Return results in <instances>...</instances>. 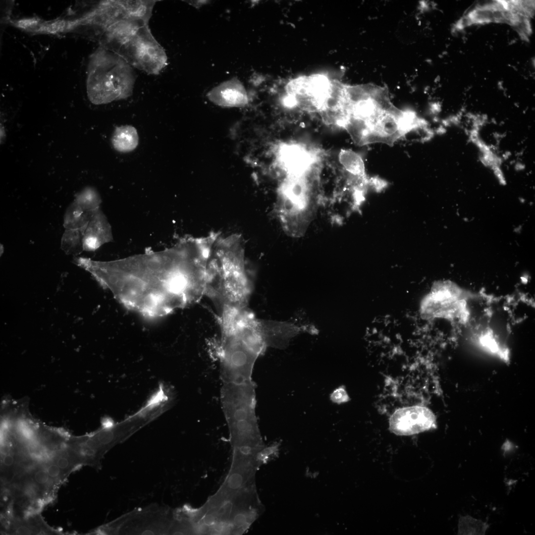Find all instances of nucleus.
Instances as JSON below:
<instances>
[{"instance_id": "f257e3e1", "label": "nucleus", "mask_w": 535, "mask_h": 535, "mask_svg": "<svg viewBox=\"0 0 535 535\" xmlns=\"http://www.w3.org/2000/svg\"><path fill=\"white\" fill-rule=\"evenodd\" d=\"M83 268L123 306L150 318L191 305L205 295V265L189 246L114 261L87 259Z\"/></svg>"}, {"instance_id": "f03ea898", "label": "nucleus", "mask_w": 535, "mask_h": 535, "mask_svg": "<svg viewBox=\"0 0 535 535\" xmlns=\"http://www.w3.org/2000/svg\"><path fill=\"white\" fill-rule=\"evenodd\" d=\"M135 81L133 67L116 53L102 47L90 56L86 88L92 103L126 99L132 94Z\"/></svg>"}, {"instance_id": "7ed1b4c3", "label": "nucleus", "mask_w": 535, "mask_h": 535, "mask_svg": "<svg viewBox=\"0 0 535 535\" xmlns=\"http://www.w3.org/2000/svg\"><path fill=\"white\" fill-rule=\"evenodd\" d=\"M252 285L241 254H217L209 258L205 295L217 306L245 308Z\"/></svg>"}, {"instance_id": "20e7f679", "label": "nucleus", "mask_w": 535, "mask_h": 535, "mask_svg": "<svg viewBox=\"0 0 535 535\" xmlns=\"http://www.w3.org/2000/svg\"><path fill=\"white\" fill-rule=\"evenodd\" d=\"M466 295L458 285L449 280L438 281L422 299L420 312L425 319L457 320L466 322L469 313Z\"/></svg>"}, {"instance_id": "39448f33", "label": "nucleus", "mask_w": 535, "mask_h": 535, "mask_svg": "<svg viewBox=\"0 0 535 535\" xmlns=\"http://www.w3.org/2000/svg\"><path fill=\"white\" fill-rule=\"evenodd\" d=\"M132 67L157 75L167 64L163 48L152 35L148 24L140 27L114 52Z\"/></svg>"}, {"instance_id": "423d86ee", "label": "nucleus", "mask_w": 535, "mask_h": 535, "mask_svg": "<svg viewBox=\"0 0 535 535\" xmlns=\"http://www.w3.org/2000/svg\"><path fill=\"white\" fill-rule=\"evenodd\" d=\"M332 86L325 77L316 76L291 82L287 91L293 106L309 111L320 112L330 95Z\"/></svg>"}, {"instance_id": "0eeeda50", "label": "nucleus", "mask_w": 535, "mask_h": 535, "mask_svg": "<svg viewBox=\"0 0 535 535\" xmlns=\"http://www.w3.org/2000/svg\"><path fill=\"white\" fill-rule=\"evenodd\" d=\"M436 428V420L433 413L421 406L398 409L389 420L390 431L398 435H411Z\"/></svg>"}, {"instance_id": "6e6552de", "label": "nucleus", "mask_w": 535, "mask_h": 535, "mask_svg": "<svg viewBox=\"0 0 535 535\" xmlns=\"http://www.w3.org/2000/svg\"><path fill=\"white\" fill-rule=\"evenodd\" d=\"M277 160L290 177H302L317 161L315 155L305 146L293 143H284L279 148Z\"/></svg>"}, {"instance_id": "1a4fd4ad", "label": "nucleus", "mask_w": 535, "mask_h": 535, "mask_svg": "<svg viewBox=\"0 0 535 535\" xmlns=\"http://www.w3.org/2000/svg\"><path fill=\"white\" fill-rule=\"evenodd\" d=\"M110 231L108 223L98 209L93 210L85 228L83 249L93 250L108 242L111 238Z\"/></svg>"}, {"instance_id": "9d476101", "label": "nucleus", "mask_w": 535, "mask_h": 535, "mask_svg": "<svg viewBox=\"0 0 535 535\" xmlns=\"http://www.w3.org/2000/svg\"><path fill=\"white\" fill-rule=\"evenodd\" d=\"M259 325L267 346L280 345L299 332L309 329L306 326H299L288 322L260 319H259Z\"/></svg>"}, {"instance_id": "9b49d317", "label": "nucleus", "mask_w": 535, "mask_h": 535, "mask_svg": "<svg viewBox=\"0 0 535 535\" xmlns=\"http://www.w3.org/2000/svg\"><path fill=\"white\" fill-rule=\"evenodd\" d=\"M210 99L222 106L238 107L247 102L245 90L236 78L222 83L209 93Z\"/></svg>"}, {"instance_id": "f8f14e48", "label": "nucleus", "mask_w": 535, "mask_h": 535, "mask_svg": "<svg viewBox=\"0 0 535 535\" xmlns=\"http://www.w3.org/2000/svg\"><path fill=\"white\" fill-rule=\"evenodd\" d=\"M139 142V137L135 127L124 125L116 127L112 137L111 143L115 150L128 153L135 150Z\"/></svg>"}, {"instance_id": "ddd939ff", "label": "nucleus", "mask_w": 535, "mask_h": 535, "mask_svg": "<svg viewBox=\"0 0 535 535\" xmlns=\"http://www.w3.org/2000/svg\"><path fill=\"white\" fill-rule=\"evenodd\" d=\"M477 343L490 353L494 354L507 362L509 361V350L504 343L494 333L493 330L487 328L482 330L477 335Z\"/></svg>"}, {"instance_id": "4468645a", "label": "nucleus", "mask_w": 535, "mask_h": 535, "mask_svg": "<svg viewBox=\"0 0 535 535\" xmlns=\"http://www.w3.org/2000/svg\"><path fill=\"white\" fill-rule=\"evenodd\" d=\"M339 161L349 174L366 177L365 165L361 156L351 150L342 149L338 156Z\"/></svg>"}, {"instance_id": "2eb2a0df", "label": "nucleus", "mask_w": 535, "mask_h": 535, "mask_svg": "<svg viewBox=\"0 0 535 535\" xmlns=\"http://www.w3.org/2000/svg\"><path fill=\"white\" fill-rule=\"evenodd\" d=\"M488 526L470 516L461 517L458 523L459 535H484Z\"/></svg>"}, {"instance_id": "dca6fc26", "label": "nucleus", "mask_w": 535, "mask_h": 535, "mask_svg": "<svg viewBox=\"0 0 535 535\" xmlns=\"http://www.w3.org/2000/svg\"><path fill=\"white\" fill-rule=\"evenodd\" d=\"M100 200L97 192L89 187L77 194L75 202L84 210L93 211L97 209Z\"/></svg>"}, {"instance_id": "f3484780", "label": "nucleus", "mask_w": 535, "mask_h": 535, "mask_svg": "<svg viewBox=\"0 0 535 535\" xmlns=\"http://www.w3.org/2000/svg\"><path fill=\"white\" fill-rule=\"evenodd\" d=\"M85 226L80 228L68 229L66 231L62 240V245L65 250L70 252L75 250L74 249L78 248V245L81 244L83 245V242L80 241L81 240H83V239L80 237L84 235Z\"/></svg>"}, {"instance_id": "a211bd4d", "label": "nucleus", "mask_w": 535, "mask_h": 535, "mask_svg": "<svg viewBox=\"0 0 535 535\" xmlns=\"http://www.w3.org/2000/svg\"><path fill=\"white\" fill-rule=\"evenodd\" d=\"M43 463L50 477L57 486L66 479L67 476L55 463L51 460Z\"/></svg>"}, {"instance_id": "6ab92c4d", "label": "nucleus", "mask_w": 535, "mask_h": 535, "mask_svg": "<svg viewBox=\"0 0 535 535\" xmlns=\"http://www.w3.org/2000/svg\"><path fill=\"white\" fill-rule=\"evenodd\" d=\"M229 482V484L231 487L236 488L242 483V478L238 474H235L230 477Z\"/></svg>"}, {"instance_id": "aec40b11", "label": "nucleus", "mask_w": 535, "mask_h": 535, "mask_svg": "<svg viewBox=\"0 0 535 535\" xmlns=\"http://www.w3.org/2000/svg\"><path fill=\"white\" fill-rule=\"evenodd\" d=\"M245 521V518L242 515H238L235 518V522L237 525H240L242 524Z\"/></svg>"}]
</instances>
